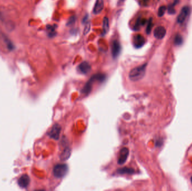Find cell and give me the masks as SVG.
Listing matches in <instances>:
<instances>
[{
	"mask_svg": "<svg viewBox=\"0 0 192 191\" xmlns=\"http://www.w3.org/2000/svg\"><path fill=\"white\" fill-rule=\"evenodd\" d=\"M147 65V64L145 63L132 69L129 75L130 79L133 81H137L142 79L146 74Z\"/></svg>",
	"mask_w": 192,
	"mask_h": 191,
	"instance_id": "obj_1",
	"label": "cell"
},
{
	"mask_svg": "<svg viewBox=\"0 0 192 191\" xmlns=\"http://www.w3.org/2000/svg\"><path fill=\"white\" fill-rule=\"evenodd\" d=\"M106 79V75L102 74H97L92 76L89 80L86 83L85 85L84 86L83 89L82 90V92L85 94L88 95L92 90V86L93 83L95 81L103 82Z\"/></svg>",
	"mask_w": 192,
	"mask_h": 191,
	"instance_id": "obj_2",
	"label": "cell"
},
{
	"mask_svg": "<svg viewBox=\"0 0 192 191\" xmlns=\"http://www.w3.org/2000/svg\"><path fill=\"white\" fill-rule=\"evenodd\" d=\"M68 172V166L65 164H58L53 168V172L55 177L61 178L65 177Z\"/></svg>",
	"mask_w": 192,
	"mask_h": 191,
	"instance_id": "obj_3",
	"label": "cell"
},
{
	"mask_svg": "<svg viewBox=\"0 0 192 191\" xmlns=\"http://www.w3.org/2000/svg\"><path fill=\"white\" fill-rule=\"evenodd\" d=\"M191 8L188 6H184L181 10L179 15L177 17V21L179 24H182L186 20V18L190 14Z\"/></svg>",
	"mask_w": 192,
	"mask_h": 191,
	"instance_id": "obj_4",
	"label": "cell"
},
{
	"mask_svg": "<svg viewBox=\"0 0 192 191\" xmlns=\"http://www.w3.org/2000/svg\"><path fill=\"white\" fill-rule=\"evenodd\" d=\"M146 43L144 37L141 34L134 35L132 39V43L134 47L136 48H140L142 47Z\"/></svg>",
	"mask_w": 192,
	"mask_h": 191,
	"instance_id": "obj_5",
	"label": "cell"
},
{
	"mask_svg": "<svg viewBox=\"0 0 192 191\" xmlns=\"http://www.w3.org/2000/svg\"><path fill=\"white\" fill-rule=\"evenodd\" d=\"M129 154V151L128 148H123L120 150L118 157V160H117L118 164L119 165L124 164L127 160Z\"/></svg>",
	"mask_w": 192,
	"mask_h": 191,
	"instance_id": "obj_6",
	"label": "cell"
},
{
	"mask_svg": "<svg viewBox=\"0 0 192 191\" xmlns=\"http://www.w3.org/2000/svg\"><path fill=\"white\" fill-rule=\"evenodd\" d=\"M61 131V127L59 124H55L52 126L50 131L49 132V135L51 138L58 140H59Z\"/></svg>",
	"mask_w": 192,
	"mask_h": 191,
	"instance_id": "obj_7",
	"label": "cell"
},
{
	"mask_svg": "<svg viewBox=\"0 0 192 191\" xmlns=\"http://www.w3.org/2000/svg\"><path fill=\"white\" fill-rule=\"evenodd\" d=\"M121 51V46L120 42L116 40L114 41L111 44V52L113 58H117L120 54Z\"/></svg>",
	"mask_w": 192,
	"mask_h": 191,
	"instance_id": "obj_8",
	"label": "cell"
},
{
	"mask_svg": "<svg viewBox=\"0 0 192 191\" xmlns=\"http://www.w3.org/2000/svg\"><path fill=\"white\" fill-rule=\"evenodd\" d=\"M153 34L156 38L158 39H161L165 37L166 34V30L164 26H159L155 28Z\"/></svg>",
	"mask_w": 192,
	"mask_h": 191,
	"instance_id": "obj_9",
	"label": "cell"
},
{
	"mask_svg": "<svg viewBox=\"0 0 192 191\" xmlns=\"http://www.w3.org/2000/svg\"><path fill=\"white\" fill-rule=\"evenodd\" d=\"M78 71L83 74H88L91 70V66L90 64L87 62H82L78 67Z\"/></svg>",
	"mask_w": 192,
	"mask_h": 191,
	"instance_id": "obj_10",
	"label": "cell"
},
{
	"mask_svg": "<svg viewBox=\"0 0 192 191\" xmlns=\"http://www.w3.org/2000/svg\"><path fill=\"white\" fill-rule=\"evenodd\" d=\"M104 8L103 0H96L93 8V13L95 15L100 14Z\"/></svg>",
	"mask_w": 192,
	"mask_h": 191,
	"instance_id": "obj_11",
	"label": "cell"
},
{
	"mask_svg": "<svg viewBox=\"0 0 192 191\" xmlns=\"http://www.w3.org/2000/svg\"><path fill=\"white\" fill-rule=\"evenodd\" d=\"M30 182V179L27 175H22L18 181L19 185L22 188H26Z\"/></svg>",
	"mask_w": 192,
	"mask_h": 191,
	"instance_id": "obj_12",
	"label": "cell"
},
{
	"mask_svg": "<svg viewBox=\"0 0 192 191\" xmlns=\"http://www.w3.org/2000/svg\"><path fill=\"white\" fill-rule=\"evenodd\" d=\"M135 171L133 168L124 167L119 169L117 170V174H133Z\"/></svg>",
	"mask_w": 192,
	"mask_h": 191,
	"instance_id": "obj_13",
	"label": "cell"
},
{
	"mask_svg": "<svg viewBox=\"0 0 192 191\" xmlns=\"http://www.w3.org/2000/svg\"><path fill=\"white\" fill-rule=\"evenodd\" d=\"M146 23V20L144 19L138 18L136 21V23L134 26V29L135 30H138L140 29V27L142 25H144Z\"/></svg>",
	"mask_w": 192,
	"mask_h": 191,
	"instance_id": "obj_14",
	"label": "cell"
},
{
	"mask_svg": "<svg viewBox=\"0 0 192 191\" xmlns=\"http://www.w3.org/2000/svg\"><path fill=\"white\" fill-rule=\"evenodd\" d=\"M109 30V21L108 17H105L103 21V34L105 35Z\"/></svg>",
	"mask_w": 192,
	"mask_h": 191,
	"instance_id": "obj_15",
	"label": "cell"
},
{
	"mask_svg": "<svg viewBox=\"0 0 192 191\" xmlns=\"http://www.w3.org/2000/svg\"><path fill=\"white\" fill-rule=\"evenodd\" d=\"M47 30L50 37H53L56 35V30H55V26L52 25H47Z\"/></svg>",
	"mask_w": 192,
	"mask_h": 191,
	"instance_id": "obj_16",
	"label": "cell"
},
{
	"mask_svg": "<svg viewBox=\"0 0 192 191\" xmlns=\"http://www.w3.org/2000/svg\"><path fill=\"white\" fill-rule=\"evenodd\" d=\"M70 150L69 148H66L61 154V159H62L63 160H66L67 159L70 157Z\"/></svg>",
	"mask_w": 192,
	"mask_h": 191,
	"instance_id": "obj_17",
	"label": "cell"
},
{
	"mask_svg": "<svg viewBox=\"0 0 192 191\" xmlns=\"http://www.w3.org/2000/svg\"><path fill=\"white\" fill-rule=\"evenodd\" d=\"M153 26V20L152 18H150L149 19V20L148 21L147 23V28H146V33L148 34L150 33L152 28Z\"/></svg>",
	"mask_w": 192,
	"mask_h": 191,
	"instance_id": "obj_18",
	"label": "cell"
},
{
	"mask_svg": "<svg viewBox=\"0 0 192 191\" xmlns=\"http://www.w3.org/2000/svg\"><path fill=\"white\" fill-rule=\"evenodd\" d=\"M174 42L176 45H180L183 43V38L179 34H177L175 37Z\"/></svg>",
	"mask_w": 192,
	"mask_h": 191,
	"instance_id": "obj_19",
	"label": "cell"
},
{
	"mask_svg": "<svg viewBox=\"0 0 192 191\" xmlns=\"http://www.w3.org/2000/svg\"><path fill=\"white\" fill-rule=\"evenodd\" d=\"M166 8L165 6H161L159 8V10H158V15H159V17H161L164 16V15L165 14V13L166 12Z\"/></svg>",
	"mask_w": 192,
	"mask_h": 191,
	"instance_id": "obj_20",
	"label": "cell"
},
{
	"mask_svg": "<svg viewBox=\"0 0 192 191\" xmlns=\"http://www.w3.org/2000/svg\"><path fill=\"white\" fill-rule=\"evenodd\" d=\"M85 27L84 28V34L85 35L87 34L88 33L90 29H91V24L89 23V22H88L85 24Z\"/></svg>",
	"mask_w": 192,
	"mask_h": 191,
	"instance_id": "obj_21",
	"label": "cell"
},
{
	"mask_svg": "<svg viewBox=\"0 0 192 191\" xmlns=\"http://www.w3.org/2000/svg\"><path fill=\"white\" fill-rule=\"evenodd\" d=\"M75 20H76V17L74 16L71 17L69 18L67 23V25H71L74 24Z\"/></svg>",
	"mask_w": 192,
	"mask_h": 191,
	"instance_id": "obj_22",
	"label": "cell"
},
{
	"mask_svg": "<svg viewBox=\"0 0 192 191\" xmlns=\"http://www.w3.org/2000/svg\"><path fill=\"white\" fill-rule=\"evenodd\" d=\"M150 0H139V3L142 6H147L150 2Z\"/></svg>",
	"mask_w": 192,
	"mask_h": 191,
	"instance_id": "obj_23",
	"label": "cell"
},
{
	"mask_svg": "<svg viewBox=\"0 0 192 191\" xmlns=\"http://www.w3.org/2000/svg\"><path fill=\"white\" fill-rule=\"evenodd\" d=\"M6 43H7V46H8V49L9 50H13L14 48V46L12 45V43L10 42L9 40L8 39H6Z\"/></svg>",
	"mask_w": 192,
	"mask_h": 191,
	"instance_id": "obj_24",
	"label": "cell"
},
{
	"mask_svg": "<svg viewBox=\"0 0 192 191\" xmlns=\"http://www.w3.org/2000/svg\"><path fill=\"white\" fill-rule=\"evenodd\" d=\"M88 22V15H86L83 19V23L84 24H86Z\"/></svg>",
	"mask_w": 192,
	"mask_h": 191,
	"instance_id": "obj_25",
	"label": "cell"
},
{
	"mask_svg": "<svg viewBox=\"0 0 192 191\" xmlns=\"http://www.w3.org/2000/svg\"><path fill=\"white\" fill-rule=\"evenodd\" d=\"M191 182H192V177H191Z\"/></svg>",
	"mask_w": 192,
	"mask_h": 191,
	"instance_id": "obj_26",
	"label": "cell"
},
{
	"mask_svg": "<svg viewBox=\"0 0 192 191\" xmlns=\"http://www.w3.org/2000/svg\"><path fill=\"white\" fill-rule=\"evenodd\" d=\"M121 1H124V0H121Z\"/></svg>",
	"mask_w": 192,
	"mask_h": 191,
	"instance_id": "obj_27",
	"label": "cell"
}]
</instances>
